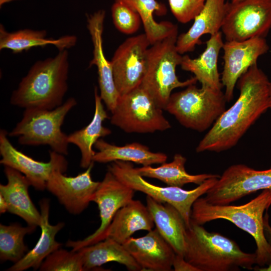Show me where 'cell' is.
<instances>
[{"label":"cell","instance_id":"1","mask_svg":"<svg viewBox=\"0 0 271 271\" xmlns=\"http://www.w3.org/2000/svg\"><path fill=\"white\" fill-rule=\"evenodd\" d=\"M269 81L255 64L237 81L238 98L219 117L196 148L197 153L221 152L234 147L269 108Z\"/></svg>","mask_w":271,"mask_h":271},{"label":"cell","instance_id":"2","mask_svg":"<svg viewBox=\"0 0 271 271\" xmlns=\"http://www.w3.org/2000/svg\"><path fill=\"white\" fill-rule=\"evenodd\" d=\"M67 50L36 62L13 91L11 103L25 109H53L63 103L68 90Z\"/></svg>","mask_w":271,"mask_h":271},{"label":"cell","instance_id":"3","mask_svg":"<svg viewBox=\"0 0 271 271\" xmlns=\"http://www.w3.org/2000/svg\"><path fill=\"white\" fill-rule=\"evenodd\" d=\"M271 204V189L263 190L249 202L240 205H214L203 197L193 203L191 221L200 224L222 219L249 233L256 244V264L264 267L271 263V245L264 230L263 213Z\"/></svg>","mask_w":271,"mask_h":271},{"label":"cell","instance_id":"4","mask_svg":"<svg viewBox=\"0 0 271 271\" xmlns=\"http://www.w3.org/2000/svg\"><path fill=\"white\" fill-rule=\"evenodd\" d=\"M184 256L199 271L250 270L256 264L255 252H245L234 240L192 221L186 232Z\"/></svg>","mask_w":271,"mask_h":271},{"label":"cell","instance_id":"5","mask_svg":"<svg viewBox=\"0 0 271 271\" xmlns=\"http://www.w3.org/2000/svg\"><path fill=\"white\" fill-rule=\"evenodd\" d=\"M178 33L176 30L149 48L146 71L140 85L163 109H165L174 89L187 87L198 81L194 76L181 81L177 76L176 67L180 65L183 57L176 48Z\"/></svg>","mask_w":271,"mask_h":271},{"label":"cell","instance_id":"6","mask_svg":"<svg viewBox=\"0 0 271 271\" xmlns=\"http://www.w3.org/2000/svg\"><path fill=\"white\" fill-rule=\"evenodd\" d=\"M77 104L75 98L70 97L53 109H25L22 118L8 136L18 137L20 145H48L52 150L67 155L69 143L61 126L66 115Z\"/></svg>","mask_w":271,"mask_h":271},{"label":"cell","instance_id":"7","mask_svg":"<svg viewBox=\"0 0 271 271\" xmlns=\"http://www.w3.org/2000/svg\"><path fill=\"white\" fill-rule=\"evenodd\" d=\"M222 90L195 84L171 94L165 109L184 127L199 132L210 128L226 110Z\"/></svg>","mask_w":271,"mask_h":271},{"label":"cell","instance_id":"8","mask_svg":"<svg viewBox=\"0 0 271 271\" xmlns=\"http://www.w3.org/2000/svg\"><path fill=\"white\" fill-rule=\"evenodd\" d=\"M108 170L134 191L141 192L157 201L173 205L181 214L187 228L190 226L193 203L205 194L218 178H209L195 189L186 190L178 187H161L148 182L137 172L135 168L129 162H113L108 166Z\"/></svg>","mask_w":271,"mask_h":271},{"label":"cell","instance_id":"9","mask_svg":"<svg viewBox=\"0 0 271 271\" xmlns=\"http://www.w3.org/2000/svg\"><path fill=\"white\" fill-rule=\"evenodd\" d=\"M110 122L127 133H151L171 128L163 109L141 85L120 95Z\"/></svg>","mask_w":271,"mask_h":271},{"label":"cell","instance_id":"10","mask_svg":"<svg viewBox=\"0 0 271 271\" xmlns=\"http://www.w3.org/2000/svg\"><path fill=\"white\" fill-rule=\"evenodd\" d=\"M270 29L271 0L226 2L221 29L226 41L265 38Z\"/></svg>","mask_w":271,"mask_h":271},{"label":"cell","instance_id":"11","mask_svg":"<svg viewBox=\"0 0 271 271\" xmlns=\"http://www.w3.org/2000/svg\"><path fill=\"white\" fill-rule=\"evenodd\" d=\"M271 189V168L256 170L244 164L227 168L205 194L214 205H227L260 190Z\"/></svg>","mask_w":271,"mask_h":271},{"label":"cell","instance_id":"12","mask_svg":"<svg viewBox=\"0 0 271 271\" xmlns=\"http://www.w3.org/2000/svg\"><path fill=\"white\" fill-rule=\"evenodd\" d=\"M150 43L145 34L129 37L115 50L111 60L113 76L119 96L139 86L146 71Z\"/></svg>","mask_w":271,"mask_h":271},{"label":"cell","instance_id":"13","mask_svg":"<svg viewBox=\"0 0 271 271\" xmlns=\"http://www.w3.org/2000/svg\"><path fill=\"white\" fill-rule=\"evenodd\" d=\"M134 192L108 170L92 197V201L97 204L99 209L101 221L99 227L83 240H68L66 245L73 251H77L100 241L116 213L133 200Z\"/></svg>","mask_w":271,"mask_h":271},{"label":"cell","instance_id":"14","mask_svg":"<svg viewBox=\"0 0 271 271\" xmlns=\"http://www.w3.org/2000/svg\"><path fill=\"white\" fill-rule=\"evenodd\" d=\"M8 133L4 129H1L0 163L23 174L35 189H45L46 183L54 171L63 173L67 171L68 163L63 155L52 150L49 152L48 162L35 160L15 148L8 138Z\"/></svg>","mask_w":271,"mask_h":271},{"label":"cell","instance_id":"15","mask_svg":"<svg viewBox=\"0 0 271 271\" xmlns=\"http://www.w3.org/2000/svg\"><path fill=\"white\" fill-rule=\"evenodd\" d=\"M222 50L223 69L221 81L225 87L226 100L230 102L239 78L257 64L258 58L267 52L269 46L264 38L256 37L241 41H226Z\"/></svg>","mask_w":271,"mask_h":271},{"label":"cell","instance_id":"16","mask_svg":"<svg viewBox=\"0 0 271 271\" xmlns=\"http://www.w3.org/2000/svg\"><path fill=\"white\" fill-rule=\"evenodd\" d=\"M92 162L86 170L75 177H68L60 170L50 175L46 189L54 195L70 213L78 215L87 208L100 182L91 177Z\"/></svg>","mask_w":271,"mask_h":271},{"label":"cell","instance_id":"17","mask_svg":"<svg viewBox=\"0 0 271 271\" xmlns=\"http://www.w3.org/2000/svg\"><path fill=\"white\" fill-rule=\"evenodd\" d=\"M122 244L142 270H172L176 253L156 228L142 237H131Z\"/></svg>","mask_w":271,"mask_h":271},{"label":"cell","instance_id":"18","mask_svg":"<svg viewBox=\"0 0 271 271\" xmlns=\"http://www.w3.org/2000/svg\"><path fill=\"white\" fill-rule=\"evenodd\" d=\"M105 13L99 10L87 18V27L93 44V58L89 67L95 65L97 69L100 96L111 112L114 109L119 94L116 88L112 65L106 58L103 48V32Z\"/></svg>","mask_w":271,"mask_h":271},{"label":"cell","instance_id":"19","mask_svg":"<svg viewBox=\"0 0 271 271\" xmlns=\"http://www.w3.org/2000/svg\"><path fill=\"white\" fill-rule=\"evenodd\" d=\"M4 173L8 183L0 184V194L8 204V211L22 218L28 225L40 226L41 213L29 195V181L23 174L8 166H5Z\"/></svg>","mask_w":271,"mask_h":271},{"label":"cell","instance_id":"20","mask_svg":"<svg viewBox=\"0 0 271 271\" xmlns=\"http://www.w3.org/2000/svg\"><path fill=\"white\" fill-rule=\"evenodd\" d=\"M225 0H206L204 7L195 16L194 22L185 33L178 36L176 48L181 54L193 51L205 34L213 35L221 31L226 7Z\"/></svg>","mask_w":271,"mask_h":271},{"label":"cell","instance_id":"21","mask_svg":"<svg viewBox=\"0 0 271 271\" xmlns=\"http://www.w3.org/2000/svg\"><path fill=\"white\" fill-rule=\"evenodd\" d=\"M39 205L41 215L40 238L34 247L29 250L21 259L8 268V271H23L29 268L34 270L39 269L45 259L62 245L61 243L56 241L55 237L65 224L59 222L56 225H52L49 223V199H42L39 202Z\"/></svg>","mask_w":271,"mask_h":271},{"label":"cell","instance_id":"22","mask_svg":"<svg viewBox=\"0 0 271 271\" xmlns=\"http://www.w3.org/2000/svg\"><path fill=\"white\" fill-rule=\"evenodd\" d=\"M155 226L153 217L146 205L132 200L115 214L101 241L111 238L123 244L139 230L150 231Z\"/></svg>","mask_w":271,"mask_h":271},{"label":"cell","instance_id":"23","mask_svg":"<svg viewBox=\"0 0 271 271\" xmlns=\"http://www.w3.org/2000/svg\"><path fill=\"white\" fill-rule=\"evenodd\" d=\"M206 44L199 57L183 55L180 66L183 70L193 73L201 86L221 90L223 85L218 69V56L224 44L221 31L211 35Z\"/></svg>","mask_w":271,"mask_h":271},{"label":"cell","instance_id":"24","mask_svg":"<svg viewBox=\"0 0 271 271\" xmlns=\"http://www.w3.org/2000/svg\"><path fill=\"white\" fill-rule=\"evenodd\" d=\"M146 206L156 225L176 254L182 255L185 249L187 226L179 211L173 205L157 201L147 196Z\"/></svg>","mask_w":271,"mask_h":271},{"label":"cell","instance_id":"25","mask_svg":"<svg viewBox=\"0 0 271 271\" xmlns=\"http://www.w3.org/2000/svg\"><path fill=\"white\" fill-rule=\"evenodd\" d=\"M47 35V31L45 30L25 29L9 32L1 24L0 50L9 49L14 53H19L33 47L52 45L59 51H62L74 47L77 41V38L74 35H65L57 39L48 38Z\"/></svg>","mask_w":271,"mask_h":271},{"label":"cell","instance_id":"26","mask_svg":"<svg viewBox=\"0 0 271 271\" xmlns=\"http://www.w3.org/2000/svg\"><path fill=\"white\" fill-rule=\"evenodd\" d=\"M94 146L97 150L93 158L94 162L106 163L120 161L133 162L146 166L162 164L166 162L168 158L166 154L153 152L147 146L138 143L117 146L101 138Z\"/></svg>","mask_w":271,"mask_h":271},{"label":"cell","instance_id":"27","mask_svg":"<svg viewBox=\"0 0 271 271\" xmlns=\"http://www.w3.org/2000/svg\"><path fill=\"white\" fill-rule=\"evenodd\" d=\"M94 99L95 110L91 122L68 136L69 143L76 145L79 149L81 155L80 165L85 169L94 162L93 158L95 152L92 148L96 142L111 133V130L103 125V121L109 117L96 87L94 88Z\"/></svg>","mask_w":271,"mask_h":271},{"label":"cell","instance_id":"28","mask_svg":"<svg viewBox=\"0 0 271 271\" xmlns=\"http://www.w3.org/2000/svg\"><path fill=\"white\" fill-rule=\"evenodd\" d=\"M77 251L81 254L85 270L100 267L109 262L121 264L129 270H142L123 244L110 238L83 247Z\"/></svg>","mask_w":271,"mask_h":271},{"label":"cell","instance_id":"29","mask_svg":"<svg viewBox=\"0 0 271 271\" xmlns=\"http://www.w3.org/2000/svg\"><path fill=\"white\" fill-rule=\"evenodd\" d=\"M186 162L185 157L176 154L170 163H163L158 167L146 166L135 168V169L143 177L157 179L169 186L180 188L189 183L199 185L207 179L220 177L218 175L212 174H190L185 170Z\"/></svg>","mask_w":271,"mask_h":271},{"label":"cell","instance_id":"30","mask_svg":"<svg viewBox=\"0 0 271 271\" xmlns=\"http://www.w3.org/2000/svg\"><path fill=\"white\" fill-rule=\"evenodd\" d=\"M123 2L134 9L140 15L145 33L150 44L153 45L178 29L177 25L169 21L156 22L154 14L163 16L167 13L165 5L156 0H115Z\"/></svg>","mask_w":271,"mask_h":271},{"label":"cell","instance_id":"31","mask_svg":"<svg viewBox=\"0 0 271 271\" xmlns=\"http://www.w3.org/2000/svg\"><path fill=\"white\" fill-rule=\"evenodd\" d=\"M36 227H23L18 223L0 225V259L2 261L15 263L29 251L24 241L25 236L33 233Z\"/></svg>","mask_w":271,"mask_h":271},{"label":"cell","instance_id":"32","mask_svg":"<svg viewBox=\"0 0 271 271\" xmlns=\"http://www.w3.org/2000/svg\"><path fill=\"white\" fill-rule=\"evenodd\" d=\"M41 271H84L82 257L78 251L58 249L49 255L41 264Z\"/></svg>","mask_w":271,"mask_h":271},{"label":"cell","instance_id":"33","mask_svg":"<svg viewBox=\"0 0 271 271\" xmlns=\"http://www.w3.org/2000/svg\"><path fill=\"white\" fill-rule=\"evenodd\" d=\"M113 23L122 33L129 35L139 29L142 22L138 13L127 4L114 1L111 8Z\"/></svg>","mask_w":271,"mask_h":271},{"label":"cell","instance_id":"34","mask_svg":"<svg viewBox=\"0 0 271 271\" xmlns=\"http://www.w3.org/2000/svg\"><path fill=\"white\" fill-rule=\"evenodd\" d=\"M206 0H169L173 16L181 23L194 20L201 11Z\"/></svg>","mask_w":271,"mask_h":271},{"label":"cell","instance_id":"35","mask_svg":"<svg viewBox=\"0 0 271 271\" xmlns=\"http://www.w3.org/2000/svg\"><path fill=\"white\" fill-rule=\"evenodd\" d=\"M173 268L175 271H199L187 261L182 255L176 254L173 262Z\"/></svg>","mask_w":271,"mask_h":271},{"label":"cell","instance_id":"36","mask_svg":"<svg viewBox=\"0 0 271 271\" xmlns=\"http://www.w3.org/2000/svg\"><path fill=\"white\" fill-rule=\"evenodd\" d=\"M264 230L265 237L271 245V226L268 223V216L267 214L264 218Z\"/></svg>","mask_w":271,"mask_h":271},{"label":"cell","instance_id":"37","mask_svg":"<svg viewBox=\"0 0 271 271\" xmlns=\"http://www.w3.org/2000/svg\"><path fill=\"white\" fill-rule=\"evenodd\" d=\"M8 204L5 198L0 194V213H5L8 211Z\"/></svg>","mask_w":271,"mask_h":271},{"label":"cell","instance_id":"38","mask_svg":"<svg viewBox=\"0 0 271 271\" xmlns=\"http://www.w3.org/2000/svg\"><path fill=\"white\" fill-rule=\"evenodd\" d=\"M255 270L259 271H271V263L267 267H253Z\"/></svg>","mask_w":271,"mask_h":271},{"label":"cell","instance_id":"39","mask_svg":"<svg viewBox=\"0 0 271 271\" xmlns=\"http://www.w3.org/2000/svg\"><path fill=\"white\" fill-rule=\"evenodd\" d=\"M268 103H269V108L271 109V82L269 83V100H268Z\"/></svg>","mask_w":271,"mask_h":271},{"label":"cell","instance_id":"40","mask_svg":"<svg viewBox=\"0 0 271 271\" xmlns=\"http://www.w3.org/2000/svg\"><path fill=\"white\" fill-rule=\"evenodd\" d=\"M13 1L14 0H0V6H2L6 3H9Z\"/></svg>","mask_w":271,"mask_h":271},{"label":"cell","instance_id":"41","mask_svg":"<svg viewBox=\"0 0 271 271\" xmlns=\"http://www.w3.org/2000/svg\"><path fill=\"white\" fill-rule=\"evenodd\" d=\"M240 1V0H231L230 2L233 3V2H237V1Z\"/></svg>","mask_w":271,"mask_h":271}]
</instances>
